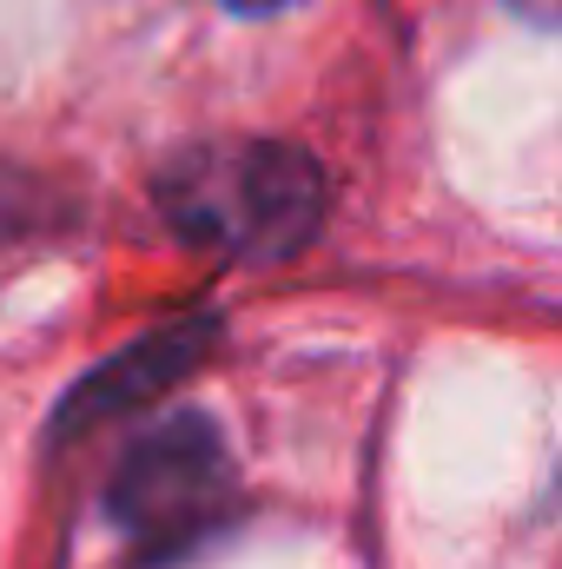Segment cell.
Returning a JSON list of instances; mask_svg holds the SVG:
<instances>
[{
  "instance_id": "1",
  "label": "cell",
  "mask_w": 562,
  "mask_h": 569,
  "mask_svg": "<svg viewBox=\"0 0 562 569\" xmlns=\"http://www.w3.org/2000/svg\"><path fill=\"white\" fill-rule=\"evenodd\" d=\"M159 212L179 239L265 266L324 226V172L279 140H205L159 172Z\"/></svg>"
},
{
  "instance_id": "2",
  "label": "cell",
  "mask_w": 562,
  "mask_h": 569,
  "mask_svg": "<svg viewBox=\"0 0 562 569\" xmlns=\"http://www.w3.org/2000/svg\"><path fill=\"white\" fill-rule=\"evenodd\" d=\"M113 523L145 557H179L185 543L212 537L232 510V463L205 418H165L127 450L107 490Z\"/></svg>"
},
{
  "instance_id": "3",
  "label": "cell",
  "mask_w": 562,
  "mask_h": 569,
  "mask_svg": "<svg viewBox=\"0 0 562 569\" xmlns=\"http://www.w3.org/2000/svg\"><path fill=\"white\" fill-rule=\"evenodd\" d=\"M205 345H212V325L199 318V325H172V331L145 338L133 351L107 358V365L60 405V430H87V425H100V418H113V411H133L145 398H159L172 378L192 371V358H199Z\"/></svg>"
},
{
  "instance_id": "4",
  "label": "cell",
  "mask_w": 562,
  "mask_h": 569,
  "mask_svg": "<svg viewBox=\"0 0 562 569\" xmlns=\"http://www.w3.org/2000/svg\"><path fill=\"white\" fill-rule=\"evenodd\" d=\"M523 20H536V27H562V0H510Z\"/></svg>"
},
{
  "instance_id": "5",
  "label": "cell",
  "mask_w": 562,
  "mask_h": 569,
  "mask_svg": "<svg viewBox=\"0 0 562 569\" xmlns=\"http://www.w3.org/2000/svg\"><path fill=\"white\" fill-rule=\"evenodd\" d=\"M225 7H239V13H272V7H291V0H225Z\"/></svg>"
}]
</instances>
